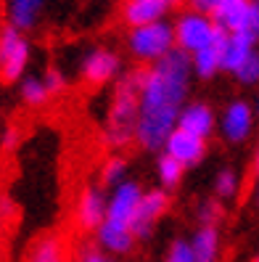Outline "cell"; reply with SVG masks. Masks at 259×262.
Wrapping results in <instances>:
<instances>
[{"instance_id":"cell-1","label":"cell","mask_w":259,"mask_h":262,"mask_svg":"<svg viewBox=\"0 0 259 262\" xmlns=\"http://www.w3.org/2000/svg\"><path fill=\"white\" fill-rule=\"evenodd\" d=\"M191 72H193L191 53L180 48L170 51L164 58L154 61V67L143 72L138 125H135V141L143 148L148 151L164 148L167 135L177 127V117L188 96Z\"/></svg>"},{"instance_id":"cell-34","label":"cell","mask_w":259,"mask_h":262,"mask_svg":"<svg viewBox=\"0 0 259 262\" xmlns=\"http://www.w3.org/2000/svg\"><path fill=\"white\" fill-rule=\"evenodd\" d=\"M256 175H259V159H256Z\"/></svg>"},{"instance_id":"cell-25","label":"cell","mask_w":259,"mask_h":262,"mask_svg":"<svg viewBox=\"0 0 259 262\" xmlns=\"http://www.w3.org/2000/svg\"><path fill=\"white\" fill-rule=\"evenodd\" d=\"M236 80L243 82V85H256L259 82V53L256 51L251 53V58L246 61V64L236 72Z\"/></svg>"},{"instance_id":"cell-16","label":"cell","mask_w":259,"mask_h":262,"mask_svg":"<svg viewBox=\"0 0 259 262\" xmlns=\"http://www.w3.org/2000/svg\"><path fill=\"white\" fill-rule=\"evenodd\" d=\"M227 32L225 29H220L217 40L206 45V48L191 53V64H193V72L199 77H215L220 69H222V42H225Z\"/></svg>"},{"instance_id":"cell-28","label":"cell","mask_w":259,"mask_h":262,"mask_svg":"<svg viewBox=\"0 0 259 262\" xmlns=\"http://www.w3.org/2000/svg\"><path fill=\"white\" fill-rule=\"evenodd\" d=\"M167 262H196L193 259V249H191V241H185V238L172 241L170 252H167Z\"/></svg>"},{"instance_id":"cell-18","label":"cell","mask_w":259,"mask_h":262,"mask_svg":"<svg viewBox=\"0 0 259 262\" xmlns=\"http://www.w3.org/2000/svg\"><path fill=\"white\" fill-rule=\"evenodd\" d=\"M249 3L251 0H225V3H220V8L211 13V19H215V24L222 27L225 32H238L243 19H246Z\"/></svg>"},{"instance_id":"cell-9","label":"cell","mask_w":259,"mask_h":262,"mask_svg":"<svg viewBox=\"0 0 259 262\" xmlns=\"http://www.w3.org/2000/svg\"><path fill=\"white\" fill-rule=\"evenodd\" d=\"M119 72V56L109 48H93L82 58V77L90 85H103Z\"/></svg>"},{"instance_id":"cell-11","label":"cell","mask_w":259,"mask_h":262,"mask_svg":"<svg viewBox=\"0 0 259 262\" xmlns=\"http://www.w3.org/2000/svg\"><path fill=\"white\" fill-rule=\"evenodd\" d=\"M106 204H109V199L103 196V191L87 186L77 199V225L82 230H98L106 217Z\"/></svg>"},{"instance_id":"cell-12","label":"cell","mask_w":259,"mask_h":262,"mask_svg":"<svg viewBox=\"0 0 259 262\" xmlns=\"http://www.w3.org/2000/svg\"><path fill=\"white\" fill-rule=\"evenodd\" d=\"M177 0H127L122 8V16L130 27H140L151 21H161Z\"/></svg>"},{"instance_id":"cell-31","label":"cell","mask_w":259,"mask_h":262,"mask_svg":"<svg viewBox=\"0 0 259 262\" xmlns=\"http://www.w3.org/2000/svg\"><path fill=\"white\" fill-rule=\"evenodd\" d=\"M45 85H48V90H51V93H58V90L64 88V77H61L56 69H51L48 74H45Z\"/></svg>"},{"instance_id":"cell-23","label":"cell","mask_w":259,"mask_h":262,"mask_svg":"<svg viewBox=\"0 0 259 262\" xmlns=\"http://www.w3.org/2000/svg\"><path fill=\"white\" fill-rule=\"evenodd\" d=\"M125 172H127V164H125V159L111 157L109 162L103 164V172H101L103 186H111V188H116L119 183H125Z\"/></svg>"},{"instance_id":"cell-29","label":"cell","mask_w":259,"mask_h":262,"mask_svg":"<svg viewBox=\"0 0 259 262\" xmlns=\"http://www.w3.org/2000/svg\"><path fill=\"white\" fill-rule=\"evenodd\" d=\"M199 220H201V225H215L220 220V204L217 202H204L199 207Z\"/></svg>"},{"instance_id":"cell-21","label":"cell","mask_w":259,"mask_h":262,"mask_svg":"<svg viewBox=\"0 0 259 262\" xmlns=\"http://www.w3.org/2000/svg\"><path fill=\"white\" fill-rule=\"evenodd\" d=\"M182 172H185V164H180L175 157H170V154L159 157V180L164 188H175L182 180Z\"/></svg>"},{"instance_id":"cell-13","label":"cell","mask_w":259,"mask_h":262,"mask_svg":"<svg viewBox=\"0 0 259 262\" xmlns=\"http://www.w3.org/2000/svg\"><path fill=\"white\" fill-rule=\"evenodd\" d=\"M96 238H98L101 249H106L109 254H127L135 246V236H132L130 225H122V223L106 220V217L96 230Z\"/></svg>"},{"instance_id":"cell-33","label":"cell","mask_w":259,"mask_h":262,"mask_svg":"<svg viewBox=\"0 0 259 262\" xmlns=\"http://www.w3.org/2000/svg\"><path fill=\"white\" fill-rule=\"evenodd\" d=\"M256 114H259V98H256Z\"/></svg>"},{"instance_id":"cell-19","label":"cell","mask_w":259,"mask_h":262,"mask_svg":"<svg viewBox=\"0 0 259 262\" xmlns=\"http://www.w3.org/2000/svg\"><path fill=\"white\" fill-rule=\"evenodd\" d=\"M27 262H69L64 241L53 233L37 238L32 244V249H29V254H27Z\"/></svg>"},{"instance_id":"cell-2","label":"cell","mask_w":259,"mask_h":262,"mask_svg":"<svg viewBox=\"0 0 259 262\" xmlns=\"http://www.w3.org/2000/svg\"><path fill=\"white\" fill-rule=\"evenodd\" d=\"M143 72L146 69H135L114 90L111 109H109V122H106V141H109L114 148H125V146H130L135 141Z\"/></svg>"},{"instance_id":"cell-3","label":"cell","mask_w":259,"mask_h":262,"mask_svg":"<svg viewBox=\"0 0 259 262\" xmlns=\"http://www.w3.org/2000/svg\"><path fill=\"white\" fill-rule=\"evenodd\" d=\"M127 45L135 58L140 61H154L164 58L170 51H175V27L161 21H151V24H140V27H132L130 29V37Z\"/></svg>"},{"instance_id":"cell-35","label":"cell","mask_w":259,"mask_h":262,"mask_svg":"<svg viewBox=\"0 0 259 262\" xmlns=\"http://www.w3.org/2000/svg\"><path fill=\"white\" fill-rule=\"evenodd\" d=\"M254 262H259V254H256V257H254Z\"/></svg>"},{"instance_id":"cell-14","label":"cell","mask_w":259,"mask_h":262,"mask_svg":"<svg viewBox=\"0 0 259 262\" xmlns=\"http://www.w3.org/2000/svg\"><path fill=\"white\" fill-rule=\"evenodd\" d=\"M256 40H251L249 35L243 32H227L225 42H222V69L225 72H238L254 53Z\"/></svg>"},{"instance_id":"cell-24","label":"cell","mask_w":259,"mask_h":262,"mask_svg":"<svg viewBox=\"0 0 259 262\" xmlns=\"http://www.w3.org/2000/svg\"><path fill=\"white\" fill-rule=\"evenodd\" d=\"M215 191L220 199H230L238 193V175L233 172V169H222V172L217 175L215 180Z\"/></svg>"},{"instance_id":"cell-5","label":"cell","mask_w":259,"mask_h":262,"mask_svg":"<svg viewBox=\"0 0 259 262\" xmlns=\"http://www.w3.org/2000/svg\"><path fill=\"white\" fill-rule=\"evenodd\" d=\"M29 61V42L21 37V29L6 24L0 29V77L6 82L19 80Z\"/></svg>"},{"instance_id":"cell-20","label":"cell","mask_w":259,"mask_h":262,"mask_svg":"<svg viewBox=\"0 0 259 262\" xmlns=\"http://www.w3.org/2000/svg\"><path fill=\"white\" fill-rule=\"evenodd\" d=\"M40 0H11L8 3V19L16 29H29L37 21Z\"/></svg>"},{"instance_id":"cell-7","label":"cell","mask_w":259,"mask_h":262,"mask_svg":"<svg viewBox=\"0 0 259 262\" xmlns=\"http://www.w3.org/2000/svg\"><path fill=\"white\" fill-rule=\"evenodd\" d=\"M140 186L135 180H125L114 188V193L109 196V204H106V220H114L122 225H130L132 228V217H135V209H138L140 202Z\"/></svg>"},{"instance_id":"cell-30","label":"cell","mask_w":259,"mask_h":262,"mask_svg":"<svg viewBox=\"0 0 259 262\" xmlns=\"http://www.w3.org/2000/svg\"><path fill=\"white\" fill-rule=\"evenodd\" d=\"M220 3H225V0H188V6L191 11H199V13H215L220 8Z\"/></svg>"},{"instance_id":"cell-22","label":"cell","mask_w":259,"mask_h":262,"mask_svg":"<svg viewBox=\"0 0 259 262\" xmlns=\"http://www.w3.org/2000/svg\"><path fill=\"white\" fill-rule=\"evenodd\" d=\"M21 96L29 106H42L45 101H48L51 90L48 85H45V80H37V77H29V80H24L21 85Z\"/></svg>"},{"instance_id":"cell-6","label":"cell","mask_w":259,"mask_h":262,"mask_svg":"<svg viewBox=\"0 0 259 262\" xmlns=\"http://www.w3.org/2000/svg\"><path fill=\"white\" fill-rule=\"evenodd\" d=\"M170 209V196L167 191H146L138 202V209H135L132 217V236L135 238H148L154 233V225L159 223V217Z\"/></svg>"},{"instance_id":"cell-4","label":"cell","mask_w":259,"mask_h":262,"mask_svg":"<svg viewBox=\"0 0 259 262\" xmlns=\"http://www.w3.org/2000/svg\"><path fill=\"white\" fill-rule=\"evenodd\" d=\"M220 29L222 27H217L209 13L188 11V13H182V16L177 19V24H175V42H177L180 51L196 53V51H201V48L215 42Z\"/></svg>"},{"instance_id":"cell-10","label":"cell","mask_w":259,"mask_h":262,"mask_svg":"<svg viewBox=\"0 0 259 262\" xmlns=\"http://www.w3.org/2000/svg\"><path fill=\"white\" fill-rule=\"evenodd\" d=\"M254 127V109L246 101H233L222 114V135L230 143H241L246 141L249 133Z\"/></svg>"},{"instance_id":"cell-15","label":"cell","mask_w":259,"mask_h":262,"mask_svg":"<svg viewBox=\"0 0 259 262\" xmlns=\"http://www.w3.org/2000/svg\"><path fill=\"white\" fill-rule=\"evenodd\" d=\"M177 127L182 130H188L193 135H199V138H206L215 133V114H211V109L206 103H185L182 106V112L177 117Z\"/></svg>"},{"instance_id":"cell-8","label":"cell","mask_w":259,"mask_h":262,"mask_svg":"<svg viewBox=\"0 0 259 262\" xmlns=\"http://www.w3.org/2000/svg\"><path fill=\"white\" fill-rule=\"evenodd\" d=\"M164 154H170V157H175L180 164H199L204 159V154H206V141L199 135H193L188 130H182V127H175L170 135H167V141H164Z\"/></svg>"},{"instance_id":"cell-17","label":"cell","mask_w":259,"mask_h":262,"mask_svg":"<svg viewBox=\"0 0 259 262\" xmlns=\"http://www.w3.org/2000/svg\"><path fill=\"white\" fill-rule=\"evenodd\" d=\"M191 249L196 262H217L220 259V233L215 225H201L191 238Z\"/></svg>"},{"instance_id":"cell-32","label":"cell","mask_w":259,"mask_h":262,"mask_svg":"<svg viewBox=\"0 0 259 262\" xmlns=\"http://www.w3.org/2000/svg\"><path fill=\"white\" fill-rule=\"evenodd\" d=\"M0 225H3V209H0Z\"/></svg>"},{"instance_id":"cell-27","label":"cell","mask_w":259,"mask_h":262,"mask_svg":"<svg viewBox=\"0 0 259 262\" xmlns=\"http://www.w3.org/2000/svg\"><path fill=\"white\" fill-rule=\"evenodd\" d=\"M77 262H114V259L106 249H101L98 244H82L80 252H77Z\"/></svg>"},{"instance_id":"cell-26","label":"cell","mask_w":259,"mask_h":262,"mask_svg":"<svg viewBox=\"0 0 259 262\" xmlns=\"http://www.w3.org/2000/svg\"><path fill=\"white\" fill-rule=\"evenodd\" d=\"M238 32L249 35L251 40H259V3H256V0H251V3H249L246 19H243V24H241Z\"/></svg>"}]
</instances>
